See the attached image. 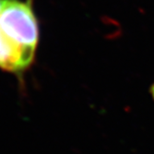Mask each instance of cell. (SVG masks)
<instances>
[{
	"label": "cell",
	"mask_w": 154,
	"mask_h": 154,
	"mask_svg": "<svg viewBox=\"0 0 154 154\" xmlns=\"http://www.w3.org/2000/svg\"><path fill=\"white\" fill-rule=\"evenodd\" d=\"M39 28L32 4L0 0V68L21 74L34 60Z\"/></svg>",
	"instance_id": "6da1fadb"
}]
</instances>
